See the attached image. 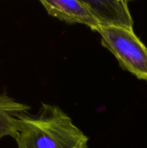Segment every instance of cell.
Wrapping results in <instances>:
<instances>
[{"label": "cell", "instance_id": "cell-5", "mask_svg": "<svg viewBox=\"0 0 147 148\" xmlns=\"http://www.w3.org/2000/svg\"><path fill=\"white\" fill-rule=\"evenodd\" d=\"M31 108L16 101L5 92L0 94V140L5 136L16 140L21 127V116L29 114Z\"/></svg>", "mask_w": 147, "mask_h": 148}, {"label": "cell", "instance_id": "cell-2", "mask_svg": "<svg viewBox=\"0 0 147 148\" xmlns=\"http://www.w3.org/2000/svg\"><path fill=\"white\" fill-rule=\"evenodd\" d=\"M97 32L102 45L115 56L124 70L147 82V48L133 29L101 27Z\"/></svg>", "mask_w": 147, "mask_h": 148}, {"label": "cell", "instance_id": "cell-3", "mask_svg": "<svg viewBox=\"0 0 147 148\" xmlns=\"http://www.w3.org/2000/svg\"><path fill=\"white\" fill-rule=\"evenodd\" d=\"M100 27H117L133 29L128 2L119 0H83Z\"/></svg>", "mask_w": 147, "mask_h": 148}, {"label": "cell", "instance_id": "cell-4", "mask_svg": "<svg viewBox=\"0 0 147 148\" xmlns=\"http://www.w3.org/2000/svg\"><path fill=\"white\" fill-rule=\"evenodd\" d=\"M48 14L67 23L85 24L94 31L101 28L98 22L83 1L41 0Z\"/></svg>", "mask_w": 147, "mask_h": 148}, {"label": "cell", "instance_id": "cell-1", "mask_svg": "<svg viewBox=\"0 0 147 148\" xmlns=\"http://www.w3.org/2000/svg\"><path fill=\"white\" fill-rule=\"evenodd\" d=\"M16 148H88V137L58 106L42 103L36 114L21 116Z\"/></svg>", "mask_w": 147, "mask_h": 148}]
</instances>
